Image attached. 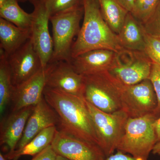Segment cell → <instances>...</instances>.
<instances>
[{
	"instance_id": "obj_1",
	"label": "cell",
	"mask_w": 160,
	"mask_h": 160,
	"mask_svg": "<svg viewBox=\"0 0 160 160\" xmlns=\"http://www.w3.org/2000/svg\"><path fill=\"white\" fill-rule=\"evenodd\" d=\"M43 96L58 117L59 131L98 145L93 122L83 98L47 87Z\"/></svg>"
},
{
	"instance_id": "obj_2",
	"label": "cell",
	"mask_w": 160,
	"mask_h": 160,
	"mask_svg": "<svg viewBox=\"0 0 160 160\" xmlns=\"http://www.w3.org/2000/svg\"><path fill=\"white\" fill-rule=\"evenodd\" d=\"M84 18L71 49V59L86 52L106 49L119 52L123 49L118 35L103 18L97 0H82Z\"/></svg>"
},
{
	"instance_id": "obj_3",
	"label": "cell",
	"mask_w": 160,
	"mask_h": 160,
	"mask_svg": "<svg viewBox=\"0 0 160 160\" xmlns=\"http://www.w3.org/2000/svg\"><path fill=\"white\" fill-rule=\"evenodd\" d=\"M83 76L84 99L108 113L122 109L121 98L125 86L109 71Z\"/></svg>"
},
{
	"instance_id": "obj_4",
	"label": "cell",
	"mask_w": 160,
	"mask_h": 160,
	"mask_svg": "<svg viewBox=\"0 0 160 160\" xmlns=\"http://www.w3.org/2000/svg\"><path fill=\"white\" fill-rule=\"evenodd\" d=\"M153 114L138 118H128L125 131L117 150L135 158L148 159L157 142Z\"/></svg>"
},
{
	"instance_id": "obj_5",
	"label": "cell",
	"mask_w": 160,
	"mask_h": 160,
	"mask_svg": "<svg viewBox=\"0 0 160 160\" xmlns=\"http://www.w3.org/2000/svg\"><path fill=\"white\" fill-rule=\"evenodd\" d=\"M84 14L82 4L50 17L52 26L53 52L51 62L71 60V49L74 38L80 31Z\"/></svg>"
},
{
	"instance_id": "obj_6",
	"label": "cell",
	"mask_w": 160,
	"mask_h": 160,
	"mask_svg": "<svg viewBox=\"0 0 160 160\" xmlns=\"http://www.w3.org/2000/svg\"><path fill=\"white\" fill-rule=\"evenodd\" d=\"M85 102L94 125L98 145L108 157L117 150L129 117L122 109L108 113Z\"/></svg>"
},
{
	"instance_id": "obj_7",
	"label": "cell",
	"mask_w": 160,
	"mask_h": 160,
	"mask_svg": "<svg viewBox=\"0 0 160 160\" xmlns=\"http://www.w3.org/2000/svg\"><path fill=\"white\" fill-rule=\"evenodd\" d=\"M152 62L145 51L123 49L117 52L109 72L125 86L149 79Z\"/></svg>"
},
{
	"instance_id": "obj_8",
	"label": "cell",
	"mask_w": 160,
	"mask_h": 160,
	"mask_svg": "<svg viewBox=\"0 0 160 160\" xmlns=\"http://www.w3.org/2000/svg\"><path fill=\"white\" fill-rule=\"evenodd\" d=\"M122 109L129 118H138L153 114L158 105L156 95L151 81L124 86L121 98Z\"/></svg>"
},
{
	"instance_id": "obj_9",
	"label": "cell",
	"mask_w": 160,
	"mask_h": 160,
	"mask_svg": "<svg viewBox=\"0 0 160 160\" xmlns=\"http://www.w3.org/2000/svg\"><path fill=\"white\" fill-rule=\"evenodd\" d=\"M34 6L30 32L31 39L39 56L42 67L45 69L53 52V42L49 29L50 15L46 6L39 0H30Z\"/></svg>"
},
{
	"instance_id": "obj_10",
	"label": "cell",
	"mask_w": 160,
	"mask_h": 160,
	"mask_svg": "<svg viewBox=\"0 0 160 160\" xmlns=\"http://www.w3.org/2000/svg\"><path fill=\"white\" fill-rule=\"evenodd\" d=\"M56 153L70 160H105L99 146L58 130L51 144Z\"/></svg>"
},
{
	"instance_id": "obj_11",
	"label": "cell",
	"mask_w": 160,
	"mask_h": 160,
	"mask_svg": "<svg viewBox=\"0 0 160 160\" xmlns=\"http://www.w3.org/2000/svg\"><path fill=\"white\" fill-rule=\"evenodd\" d=\"M6 58L14 86L29 80L43 69L39 56L31 38L16 51L6 56Z\"/></svg>"
},
{
	"instance_id": "obj_12",
	"label": "cell",
	"mask_w": 160,
	"mask_h": 160,
	"mask_svg": "<svg viewBox=\"0 0 160 160\" xmlns=\"http://www.w3.org/2000/svg\"><path fill=\"white\" fill-rule=\"evenodd\" d=\"M46 68L47 75L46 87L83 98L84 76L75 71L70 62H52Z\"/></svg>"
},
{
	"instance_id": "obj_13",
	"label": "cell",
	"mask_w": 160,
	"mask_h": 160,
	"mask_svg": "<svg viewBox=\"0 0 160 160\" xmlns=\"http://www.w3.org/2000/svg\"><path fill=\"white\" fill-rule=\"evenodd\" d=\"M47 70L42 69L29 80L13 86L11 102L12 111L35 106L43 97Z\"/></svg>"
},
{
	"instance_id": "obj_14",
	"label": "cell",
	"mask_w": 160,
	"mask_h": 160,
	"mask_svg": "<svg viewBox=\"0 0 160 160\" xmlns=\"http://www.w3.org/2000/svg\"><path fill=\"white\" fill-rule=\"evenodd\" d=\"M58 117L54 109L44 98L34 106L32 113L27 121L22 137L17 146V150L24 147L27 143L46 128L52 126L57 127ZM15 149V150H16Z\"/></svg>"
},
{
	"instance_id": "obj_15",
	"label": "cell",
	"mask_w": 160,
	"mask_h": 160,
	"mask_svg": "<svg viewBox=\"0 0 160 160\" xmlns=\"http://www.w3.org/2000/svg\"><path fill=\"white\" fill-rule=\"evenodd\" d=\"M34 107L29 106L17 111H11V113L1 120L0 145L5 146L8 152L16 149Z\"/></svg>"
},
{
	"instance_id": "obj_16",
	"label": "cell",
	"mask_w": 160,
	"mask_h": 160,
	"mask_svg": "<svg viewBox=\"0 0 160 160\" xmlns=\"http://www.w3.org/2000/svg\"><path fill=\"white\" fill-rule=\"evenodd\" d=\"M117 53L109 49H95L72 58L70 63L75 71L83 76L109 71Z\"/></svg>"
},
{
	"instance_id": "obj_17",
	"label": "cell",
	"mask_w": 160,
	"mask_h": 160,
	"mask_svg": "<svg viewBox=\"0 0 160 160\" xmlns=\"http://www.w3.org/2000/svg\"><path fill=\"white\" fill-rule=\"evenodd\" d=\"M31 38L30 29L19 28L0 18V49L8 56Z\"/></svg>"
},
{
	"instance_id": "obj_18",
	"label": "cell",
	"mask_w": 160,
	"mask_h": 160,
	"mask_svg": "<svg viewBox=\"0 0 160 160\" xmlns=\"http://www.w3.org/2000/svg\"><path fill=\"white\" fill-rule=\"evenodd\" d=\"M123 49L145 51L144 29L142 24L128 12L120 32L118 34Z\"/></svg>"
},
{
	"instance_id": "obj_19",
	"label": "cell",
	"mask_w": 160,
	"mask_h": 160,
	"mask_svg": "<svg viewBox=\"0 0 160 160\" xmlns=\"http://www.w3.org/2000/svg\"><path fill=\"white\" fill-rule=\"evenodd\" d=\"M57 130L56 126L46 128L22 149L7 152L5 158L9 160H18L22 156L29 155L33 157L51 145Z\"/></svg>"
},
{
	"instance_id": "obj_20",
	"label": "cell",
	"mask_w": 160,
	"mask_h": 160,
	"mask_svg": "<svg viewBox=\"0 0 160 160\" xmlns=\"http://www.w3.org/2000/svg\"><path fill=\"white\" fill-rule=\"evenodd\" d=\"M103 18L112 31L118 34L122 26L128 11L117 0H97Z\"/></svg>"
},
{
	"instance_id": "obj_21",
	"label": "cell",
	"mask_w": 160,
	"mask_h": 160,
	"mask_svg": "<svg viewBox=\"0 0 160 160\" xmlns=\"http://www.w3.org/2000/svg\"><path fill=\"white\" fill-rule=\"evenodd\" d=\"M11 70L4 51L0 49V113L3 114L11 102L13 90Z\"/></svg>"
},
{
	"instance_id": "obj_22",
	"label": "cell",
	"mask_w": 160,
	"mask_h": 160,
	"mask_svg": "<svg viewBox=\"0 0 160 160\" xmlns=\"http://www.w3.org/2000/svg\"><path fill=\"white\" fill-rule=\"evenodd\" d=\"M0 16L16 26L30 29L32 19V12L29 13L19 6L18 0H8L0 7Z\"/></svg>"
},
{
	"instance_id": "obj_23",
	"label": "cell",
	"mask_w": 160,
	"mask_h": 160,
	"mask_svg": "<svg viewBox=\"0 0 160 160\" xmlns=\"http://www.w3.org/2000/svg\"><path fill=\"white\" fill-rule=\"evenodd\" d=\"M159 0H135L131 13L139 22L144 25L153 14Z\"/></svg>"
},
{
	"instance_id": "obj_24",
	"label": "cell",
	"mask_w": 160,
	"mask_h": 160,
	"mask_svg": "<svg viewBox=\"0 0 160 160\" xmlns=\"http://www.w3.org/2000/svg\"><path fill=\"white\" fill-rule=\"evenodd\" d=\"M145 52L152 62L160 66V36L148 34L144 30Z\"/></svg>"
},
{
	"instance_id": "obj_25",
	"label": "cell",
	"mask_w": 160,
	"mask_h": 160,
	"mask_svg": "<svg viewBox=\"0 0 160 160\" xmlns=\"http://www.w3.org/2000/svg\"><path fill=\"white\" fill-rule=\"evenodd\" d=\"M46 6L50 16L82 4V0H39Z\"/></svg>"
},
{
	"instance_id": "obj_26",
	"label": "cell",
	"mask_w": 160,
	"mask_h": 160,
	"mask_svg": "<svg viewBox=\"0 0 160 160\" xmlns=\"http://www.w3.org/2000/svg\"><path fill=\"white\" fill-rule=\"evenodd\" d=\"M149 79L151 81L157 98L158 105L153 114L158 118L160 116V66L152 62Z\"/></svg>"
},
{
	"instance_id": "obj_27",
	"label": "cell",
	"mask_w": 160,
	"mask_h": 160,
	"mask_svg": "<svg viewBox=\"0 0 160 160\" xmlns=\"http://www.w3.org/2000/svg\"><path fill=\"white\" fill-rule=\"evenodd\" d=\"M144 30L148 34L160 36V0L153 14L146 24L142 25Z\"/></svg>"
},
{
	"instance_id": "obj_28",
	"label": "cell",
	"mask_w": 160,
	"mask_h": 160,
	"mask_svg": "<svg viewBox=\"0 0 160 160\" xmlns=\"http://www.w3.org/2000/svg\"><path fill=\"white\" fill-rule=\"evenodd\" d=\"M57 156L50 145L42 152L33 157L31 160H56Z\"/></svg>"
},
{
	"instance_id": "obj_29",
	"label": "cell",
	"mask_w": 160,
	"mask_h": 160,
	"mask_svg": "<svg viewBox=\"0 0 160 160\" xmlns=\"http://www.w3.org/2000/svg\"><path fill=\"white\" fill-rule=\"evenodd\" d=\"M105 160H149L148 159L135 158L131 155L127 154L117 150V152L112 154L108 157L106 158Z\"/></svg>"
},
{
	"instance_id": "obj_30",
	"label": "cell",
	"mask_w": 160,
	"mask_h": 160,
	"mask_svg": "<svg viewBox=\"0 0 160 160\" xmlns=\"http://www.w3.org/2000/svg\"><path fill=\"white\" fill-rule=\"evenodd\" d=\"M117 1L126 11L129 12L132 11L135 0H117Z\"/></svg>"
},
{
	"instance_id": "obj_31",
	"label": "cell",
	"mask_w": 160,
	"mask_h": 160,
	"mask_svg": "<svg viewBox=\"0 0 160 160\" xmlns=\"http://www.w3.org/2000/svg\"><path fill=\"white\" fill-rule=\"evenodd\" d=\"M154 125L158 142L160 140V116L156 120Z\"/></svg>"
},
{
	"instance_id": "obj_32",
	"label": "cell",
	"mask_w": 160,
	"mask_h": 160,
	"mask_svg": "<svg viewBox=\"0 0 160 160\" xmlns=\"http://www.w3.org/2000/svg\"><path fill=\"white\" fill-rule=\"evenodd\" d=\"M152 152L153 154L160 156V140L155 144Z\"/></svg>"
},
{
	"instance_id": "obj_33",
	"label": "cell",
	"mask_w": 160,
	"mask_h": 160,
	"mask_svg": "<svg viewBox=\"0 0 160 160\" xmlns=\"http://www.w3.org/2000/svg\"><path fill=\"white\" fill-rule=\"evenodd\" d=\"M56 160H70L62 156L59 155H58L56 159Z\"/></svg>"
},
{
	"instance_id": "obj_34",
	"label": "cell",
	"mask_w": 160,
	"mask_h": 160,
	"mask_svg": "<svg viewBox=\"0 0 160 160\" xmlns=\"http://www.w3.org/2000/svg\"><path fill=\"white\" fill-rule=\"evenodd\" d=\"M8 1V0H0V7L4 6Z\"/></svg>"
},
{
	"instance_id": "obj_35",
	"label": "cell",
	"mask_w": 160,
	"mask_h": 160,
	"mask_svg": "<svg viewBox=\"0 0 160 160\" xmlns=\"http://www.w3.org/2000/svg\"><path fill=\"white\" fill-rule=\"evenodd\" d=\"M0 160H6V158L2 153H0Z\"/></svg>"
},
{
	"instance_id": "obj_36",
	"label": "cell",
	"mask_w": 160,
	"mask_h": 160,
	"mask_svg": "<svg viewBox=\"0 0 160 160\" xmlns=\"http://www.w3.org/2000/svg\"><path fill=\"white\" fill-rule=\"evenodd\" d=\"M27 0H18V2L20 1V2H26Z\"/></svg>"
}]
</instances>
